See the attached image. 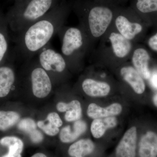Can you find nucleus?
Listing matches in <instances>:
<instances>
[{
  "label": "nucleus",
  "mask_w": 157,
  "mask_h": 157,
  "mask_svg": "<svg viewBox=\"0 0 157 157\" xmlns=\"http://www.w3.org/2000/svg\"><path fill=\"white\" fill-rule=\"evenodd\" d=\"M132 66L145 79H149L151 76L149 69V55L147 51L142 48H134L131 56Z\"/></svg>",
  "instance_id": "f8f14e48"
},
{
  "label": "nucleus",
  "mask_w": 157,
  "mask_h": 157,
  "mask_svg": "<svg viewBox=\"0 0 157 157\" xmlns=\"http://www.w3.org/2000/svg\"><path fill=\"white\" fill-rule=\"evenodd\" d=\"M37 56L39 64L49 76L63 75L69 67L62 54L55 50L50 44L39 52Z\"/></svg>",
  "instance_id": "0eeeda50"
},
{
  "label": "nucleus",
  "mask_w": 157,
  "mask_h": 157,
  "mask_svg": "<svg viewBox=\"0 0 157 157\" xmlns=\"http://www.w3.org/2000/svg\"><path fill=\"white\" fill-rule=\"evenodd\" d=\"M6 20L0 16V65L6 59L9 49Z\"/></svg>",
  "instance_id": "412c9836"
},
{
  "label": "nucleus",
  "mask_w": 157,
  "mask_h": 157,
  "mask_svg": "<svg viewBox=\"0 0 157 157\" xmlns=\"http://www.w3.org/2000/svg\"><path fill=\"white\" fill-rule=\"evenodd\" d=\"M31 157H47L46 155L44 154L43 153H38L35 154L34 155H33Z\"/></svg>",
  "instance_id": "c756f323"
},
{
  "label": "nucleus",
  "mask_w": 157,
  "mask_h": 157,
  "mask_svg": "<svg viewBox=\"0 0 157 157\" xmlns=\"http://www.w3.org/2000/svg\"><path fill=\"white\" fill-rule=\"evenodd\" d=\"M37 125L39 128L42 129L46 135L51 136H55L58 134L59 129L50 123H45L43 121H39L37 123Z\"/></svg>",
  "instance_id": "b1692460"
},
{
  "label": "nucleus",
  "mask_w": 157,
  "mask_h": 157,
  "mask_svg": "<svg viewBox=\"0 0 157 157\" xmlns=\"http://www.w3.org/2000/svg\"><path fill=\"white\" fill-rule=\"evenodd\" d=\"M149 79L151 86L157 89V71H155L151 73Z\"/></svg>",
  "instance_id": "c85d7f7f"
},
{
  "label": "nucleus",
  "mask_w": 157,
  "mask_h": 157,
  "mask_svg": "<svg viewBox=\"0 0 157 157\" xmlns=\"http://www.w3.org/2000/svg\"><path fill=\"white\" fill-rule=\"evenodd\" d=\"M63 112H66L65 120L67 122L76 121L82 117L81 104L77 100H73L69 103L63 102L62 107Z\"/></svg>",
  "instance_id": "6ab92c4d"
},
{
  "label": "nucleus",
  "mask_w": 157,
  "mask_h": 157,
  "mask_svg": "<svg viewBox=\"0 0 157 157\" xmlns=\"http://www.w3.org/2000/svg\"><path fill=\"white\" fill-rule=\"evenodd\" d=\"M47 120L54 125L59 128L63 125V121L59 116L56 112H52L47 116Z\"/></svg>",
  "instance_id": "a878e982"
},
{
  "label": "nucleus",
  "mask_w": 157,
  "mask_h": 157,
  "mask_svg": "<svg viewBox=\"0 0 157 157\" xmlns=\"http://www.w3.org/2000/svg\"><path fill=\"white\" fill-rule=\"evenodd\" d=\"M123 110L121 104L114 103L107 107H101L95 103H91L87 109V114L89 117L93 119L115 117L121 114Z\"/></svg>",
  "instance_id": "4468645a"
},
{
  "label": "nucleus",
  "mask_w": 157,
  "mask_h": 157,
  "mask_svg": "<svg viewBox=\"0 0 157 157\" xmlns=\"http://www.w3.org/2000/svg\"><path fill=\"white\" fill-rule=\"evenodd\" d=\"M16 80L14 69L9 65L0 66V98H5L11 92Z\"/></svg>",
  "instance_id": "2eb2a0df"
},
{
  "label": "nucleus",
  "mask_w": 157,
  "mask_h": 157,
  "mask_svg": "<svg viewBox=\"0 0 157 157\" xmlns=\"http://www.w3.org/2000/svg\"><path fill=\"white\" fill-rule=\"evenodd\" d=\"M63 0H15L8 14L7 22L12 30L18 33L42 18Z\"/></svg>",
  "instance_id": "7ed1b4c3"
},
{
  "label": "nucleus",
  "mask_w": 157,
  "mask_h": 157,
  "mask_svg": "<svg viewBox=\"0 0 157 157\" xmlns=\"http://www.w3.org/2000/svg\"><path fill=\"white\" fill-rule=\"evenodd\" d=\"M94 143L90 139H82L72 144L68 150L71 157H86L94 153L96 150Z\"/></svg>",
  "instance_id": "f3484780"
},
{
  "label": "nucleus",
  "mask_w": 157,
  "mask_h": 157,
  "mask_svg": "<svg viewBox=\"0 0 157 157\" xmlns=\"http://www.w3.org/2000/svg\"><path fill=\"white\" fill-rule=\"evenodd\" d=\"M61 42V54L68 67H80L91 47L87 36L79 26L70 27L64 25L58 32Z\"/></svg>",
  "instance_id": "20e7f679"
},
{
  "label": "nucleus",
  "mask_w": 157,
  "mask_h": 157,
  "mask_svg": "<svg viewBox=\"0 0 157 157\" xmlns=\"http://www.w3.org/2000/svg\"><path fill=\"white\" fill-rule=\"evenodd\" d=\"M135 8L143 14L157 12V0H136Z\"/></svg>",
  "instance_id": "5701e85b"
},
{
  "label": "nucleus",
  "mask_w": 157,
  "mask_h": 157,
  "mask_svg": "<svg viewBox=\"0 0 157 157\" xmlns=\"http://www.w3.org/2000/svg\"><path fill=\"white\" fill-rule=\"evenodd\" d=\"M70 0H63L42 18L17 33V48L25 61L33 59L50 44L52 39L65 25L71 9Z\"/></svg>",
  "instance_id": "f257e3e1"
},
{
  "label": "nucleus",
  "mask_w": 157,
  "mask_h": 157,
  "mask_svg": "<svg viewBox=\"0 0 157 157\" xmlns=\"http://www.w3.org/2000/svg\"><path fill=\"white\" fill-rule=\"evenodd\" d=\"M137 129L132 126L128 129L118 143L114 157H137Z\"/></svg>",
  "instance_id": "1a4fd4ad"
},
{
  "label": "nucleus",
  "mask_w": 157,
  "mask_h": 157,
  "mask_svg": "<svg viewBox=\"0 0 157 157\" xmlns=\"http://www.w3.org/2000/svg\"><path fill=\"white\" fill-rule=\"evenodd\" d=\"M117 124V120L115 117L95 119L91 124L92 135L94 138L100 139L103 137L107 130L114 128Z\"/></svg>",
  "instance_id": "a211bd4d"
},
{
  "label": "nucleus",
  "mask_w": 157,
  "mask_h": 157,
  "mask_svg": "<svg viewBox=\"0 0 157 157\" xmlns=\"http://www.w3.org/2000/svg\"><path fill=\"white\" fill-rule=\"evenodd\" d=\"M120 74L124 81L137 94H141L145 90L143 78L132 66H124L121 68Z\"/></svg>",
  "instance_id": "9b49d317"
},
{
  "label": "nucleus",
  "mask_w": 157,
  "mask_h": 157,
  "mask_svg": "<svg viewBox=\"0 0 157 157\" xmlns=\"http://www.w3.org/2000/svg\"><path fill=\"white\" fill-rule=\"evenodd\" d=\"M2 157H21V155H9L6 154L4 155Z\"/></svg>",
  "instance_id": "2f4dec72"
},
{
  "label": "nucleus",
  "mask_w": 157,
  "mask_h": 157,
  "mask_svg": "<svg viewBox=\"0 0 157 157\" xmlns=\"http://www.w3.org/2000/svg\"><path fill=\"white\" fill-rule=\"evenodd\" d=\"M113 26L123 36L133 42L143 30L142 25L128 11H117Z\"/></svg>",
  "instance_id": "6e6552de"
},
{
  "label": "nucleus",
  "mask_w": 157,
  "mask_h": 157,
  "mask_svg": "<svg viewBox=\"0 0 157 157\" xmlns=\"http://www.w3.org/2000/svg\"><path fill=\"white\" fill-rule=\"evenodd\" d=\"M86 129L87 125L84 121L79 120L76 121L73 124V130L69 125L64 127L62 129L60 132V140L63 143H72L83 134Z\"/></svg>",
  "instance_id": "dca6fc26"
},
{
  "label": "nucleus",
  "mask_w": 157,
  "mask_h": 157,
  "mask_svg": "<svg viewBox=\"0 0 157 157\" xmlns=\"http://www.w3.org/2000/svg\"><path fill=\"white\" fill-rule=\"evenodd\" d=\"M20 116L12 111H0V131H6L18 122Z\"/></svg>",
  "instance_id": "4be33fe9"
},
{
  "label": "nucleus",
  "mask_w": 157,
  "mask_h": 157,
  "mask_svg": "<svg viewBox=\"0 0 157 157\" xmlns=\"http://www.w3.org/2000/svg\"><path fill=\"white\" fill-rule=\"evenodd\" d=\"M0 144L9 149L7 154L12 155H21L24 143L21 139L14 136H6L0 140Z\"/></svg>",
  "instance_id": "aec40b11"
},
{
  "label": "nucleus",
  "mask_w": 157,
  "mask_h": 157,
  "mask_svg": "<svg viewBox=\"0 0 157 157\" xmlns=\"http://www.w3.org/2000/svg\"><path fill=\"white\" fill-rule=\"evenodd\" d=\"M100 59L122 62L131 58L134 42L123 36L112 26L101 39Z\"/></svg>",
  "instance_id": "39448f33"
},
{
  "label": "nucleus",
  "mask_w": 157,
  "mask_h": 157,
  "mask_svg": "<svg viewBox=\"0 0 157 157\" xmlns=\"http://www.w3.org/2000/svg\"><path fill=\"white\" fill-rule=\"evenodd\" d=\"M77 15L79 26L84 31L91 47L101 40L112 27L118 10L108 3L98 0H70Z\"/></svg>",
  "instance_id": "f03ea898"
},
{
  "label": "nucleus",
  "mask_w": 157,
  "mask_h": 157,
  "mask_svg": "<svg viewBox=\"0 0 157 157\" xmlns=\"http://www.w3.org/2000/svg\"><path fill=\"white\" fill-rule=\"evenodd\" d=\"M81 86L86 94L93 98L106 97L109 95L111 90V86L108 82L91 77L82 79Z\"/></svg>",
  "instance_id": "9d476101"
},
{
  "label": "nucleus",
  "mask_w": 157,
  "mask_h": 157,
  "mask_svg": "<svg viewBox=\"0 0 157 157\" xmlns=\"http://www.w3.org/2000/svg\"><path fill=\"white\" fill-rule=\"evenodd\" d=\"M148 45L153 50L157 51V33L149 39Z\"/></svg>",
  "instance_id": "cd10ccee"
},
{
  "label": "nucleus",
  "mask_w": 157,
  "mask_h": 157,
  "mask_svg": "<svg viewBox=\"0 0 157 157\" xmlns=\"http://www.w3.org/2000/svg\"><path fill=\"white\" fill-rule=\"evenodd\" d=\"M81 157V156H78V157Z\"/></svg>",
  "instance_id": "473e14b6"
},
{
  "label": "nucleus",
  "mask_w": 157,
  "mask_h": 157,
  "mask_svg": "<svg viewBox=\"0 0 157 157\" xmlns=\"http://www.w3.org/2000/svg\"><path fill=\"white\" fill-rule=\"evenodd\" d=\"M153 101V103L155 106L157 107V93L154 96Z\"/></svg>",
  "instance_id": "7c9ffc66"
},
{
  "label": "nucleus",
  "mask_w": 157,
  "mask_h": 157,
  "mask_svg": "<svg viewBox=\"0 0 157 157\" xmlns=\"http://www.w3.org/2000/svg\"><path fill=\"white\" fill-rule=\"evenodd\" d=\"M137 157H157V135L149 131L137 143Z\"/></svg>",
  "instance_id": "ddd939ff"
},
{
  "label": "nucleus",
  "mask_w": 157,
  "mask_h": 157,
  "mask_svg": "<svg viewBox=\"0 0 157 157\" xmlns=\"http://www.w3.org/2000/svg\"><path fill=\"white\" fill-rule=\"evenodd\" d=\"M26 61L32 92L39 98H46L51 92L52 82L47 72L39 64L36 59Z\"/></svg>",
  "instance_id": "423d86ee"
},
{
  "label": "nucleus",
  "mask_w": 157,
  "mask_h": 157,
  "mask_svg": "<svg viewBox=\"0 0 157 157\" xmlns=\"http://www.w3.org/2000/svg\"><path fill=\"white\" fill-rule=\"evenodd\" d=\"M31 140L35 143H39L43 140V136L41 132L36 129L29 134Z\"/></svg>",
  "instance_id": "bb28decb"
},
{
  "label": "nucleus",
  "mask_w": 157,
  "mask_h": 157,
  "mask_svg": "<svg viewBox=\"0 0 157 157\" xmlns=\"http://www.w3.org/2000/svg\"><path fill=\"white\" fill-rule=\"evenodd\" d=\"M20 130L29 134L36 129V124L33 120L31 118H25L21 120L18 124Z\"/></svg>",
  "instance_id": "393cba45"
}]
</instances>
